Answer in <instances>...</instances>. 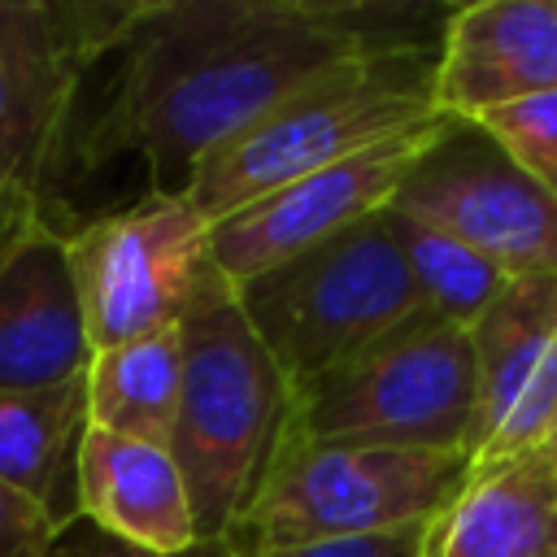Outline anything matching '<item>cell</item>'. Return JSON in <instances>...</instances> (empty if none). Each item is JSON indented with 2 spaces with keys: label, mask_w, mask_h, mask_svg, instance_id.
<instances>
[{
  "label": "cell",
  "mask_w": 557,
  "mask_h": 557,
  "mask_svg": "<svg viewBox=\"0 0 557 557\" xmlns=\"http://www.w3.org/2000/svg\"><path fill=\"white\" fill-rule=\"evenodd\" d=\"M453 9L431 0H139L70 165L135 157L148 191H187L231 135L326 70L400 48H440Z\"/></svg>",
  "instance_id": "obj_1"
},
{
  "label": "cell",
  "mask_w": 557,
  "mask_h": 557,
  "mask_svg": "<svg viewBox=\"0 0 557 557\" xmlns=\"http://www.w3.org/2000/svg\"><path fill=\"white\" fill-rule=\"evenodd\" d=\"M435 65L440 48H400L326 70L265 117L218 144L191 170L183 196L213 226L305 174L348 161L352 152H366L413 126L440 122Z\"/></svg>",
  "instance_id": "obj_2"
},
{
  "label": "cell",
  "mask_w": 557,
  "mask_h": 557,
  "mask_svg": "<svg viewBox=\"0 0 557 557\" xmlns=\"http://www.w3.org/2000/svg\"><path fill=\"white\" fill-rule=\"evenodd\" d=\"M178 335L183 392L170 457L183 470L200 540H226L278 440L287 383L218 270L191 296Z\"/></svg>",
  "instance_id": "obj_3"
},
{
  "label": "cell",
  "mask_w": 557,
  "mask_h": 557,
  "mask_svg": "<svg viewBox=\"0 0 557 557\" xmlns=\"http://www.w3.org/2000/svg\"><path fill=\"white\" fill-rule=\"evenodd\" d=\"M474 474V457L396 444L274 440L265 470L226 535L239 557L322 540L440 522Z\"/></svg>",
  "instance_id": "obj_4"
},
{
  "label": "cell",
  "mask_w": 557,
  "mask_h": 557,
  "mask_svg": "<svg viewBox=\"0 0 557 557\" xmlns=\"http://www.w3.org/2000/svg\"><path fill=\"white\" fill-rule=\"evenodd\" d=\"M278 431L474 457L470 331L422 305L396 331L292 392Z\"/></svg>",
  "instance_id": "obj_5"
},
{
  "label": "cell",
  "mask_w": 557,
  "mask_h": 557,
  "mask_svg": "<svg viewBox=\"0 0 557 557\" xmlns=\"http://www.w3.org/2000/svg\"><path fill=\"white\" fill-rule=\"evenodd\" d=\"M287 396L422 309L387 209L235 287Z\"/></svg>",
  "instance_id": "obj_6"
},
{
  "label": "cell",
  "mask_w": 557,
  "mask_h": 557,
  "mask_svg": "<svg viewBox=\"0 0 557 557\" xmlns=\"http://www.w3.org/2000/svg\"><path fill=\"white\" fill-rule=\"evenodd\" d=\"M139 0H0V183L52 205L78 100Z\"/></svg>",
  "instance_id": "obj_7"
},
{
  "label": "cell",
  "mask_w": 557,
  "mask_h": 557,
  "mask_svg": "<svg viewBox=\"0 0 557 557\" xmlns=\"http://www.w3.org/2000/svg\"><path fill=\"white\" fill-rule=\"evenodd\" d=\"M91 352L178 326L209 278V222L183 191H144L65 235Z\"/></svg>",
  "instance_id": "obj_8"
},
{
  "label": "cell",
  "mask_w": 557,
  "mask_h": 557,
  "mask_svg": "<svg viewBox=\"0 0 557 557\" xmlns=\"http://www.w3.org/2000/svg\"><path fill=\"white\" fill-rule=\"evenodd\" d=\"M392 205L453 231L509 278H557V196L479 122L444 117Z\"/></svg>",
  "instance_id": "obj_9"
},
{
  "label": "cell",
  "mask_w": 557,
  "mask_h": 557,
  "mask_svg": "<svg viewBox=\"0 0 557 557\" xmlns=\"http://www.w3.org/2000/svg\"><path fill=\"white\" fill-rule=\"evenodd\" d=\"M440 126H444V117L413 126L405 135H392L366 152H352L348 161L305 174V178L235 209L231 218L213 222L209 226L213 270L231 287H239V283L265 274L270 265L287 261L296 252H309L313 244L387 209L392 196L400 191L405 174L413 170V161L431 148Z\"/></svg>",
  "instance_id": "obj_10"
},
{
  "label": "cell",
  "mask_w": 557,
  "mask_h": 557,
  "mask_svg": "<svg viewBox=\"0 0 557 557\" xmlns=\"http://www.w3.org/2000/svg\"><path fill=\"white\" fill-rule=\"evenodd\" d=\"M474 466L527 457L557 413V278H509L470 326Z\"/></svg>",
  "instance_id": "obj_11"
},
{
  "label": "cell",
  "mask_w": 557,
  "mask_h": 557,
  "mask_svg": "<svg viewBox=\"0 0 557 557\" xmlns=\"http://www.w3.org/2000/svg\"><path fill=\"white\" fill-rule=\"evenodd\" d=\"M557 91V0H474L444 22L435 109L479 122Z\"/></svg>",
  "instance_id": "obj_12"
},
{
  "label": "cell",
  "mask_w": 557,
  "mask_h": 557,
  "mask_svg": "<svg viewBox=\"0 0 557 557\" xmlns=\"http://www.w3.org/2000/svg\"><path fill=\"white\" fill-rule=\"evenodd\" d=\"M65 235L44 218L0 261V392L57 387L91 366Z\"/></svg>",
  "instance_id": "obj_13"
},
{
  "label": "cell",
  "mask_w": 557,
  "mask_h": 557,
  "mask_svg": "<svg viewBox=\"0 0 557 557\" xmlns=\"http://www.w3.org/2000/svg\"><path fill=\"white\" fill-rule=\"evenodd\" d=\"M78 518L148 553H183L200 540L170 448L100 426H87L78 448Z\"/></svg>",
  "instance_id": "obj_14"
},
{
  "label": "cell",
  "mask_w": 557,
  "mask_h": 557,
  "mask_svg": "<svg viewBox=\"0 0 557 557\" xmlns=\"http://www.w3.org/2000/svg\"><path fill=\"white\" fill-rule=\"evenodd\" d=\"M431 557H557V474L540 453L474 466Z\"/></svg>",
  "instance_id": "obj_15"
},
{
  "label": "cell",
  "mask_w": 557,
  "mask_h": 557,
  "mask_svg": "<svg viewBox=\"0 0 557 557\" xmlns=\"http://www.w3.org/2000/svg\"><path fill=\"white\" fill-rule=\"evenodd\" d=\"M87 426V374L57 387L0 392V483L35 500L61 531L78 522V448Z\"/></svg>",
  "instance_id": "obj_16"
},
{
  "label": "cell",
  "mask_w": 557,
  "mask_h": 557,
  "mask_svg": "<svg viewBox=\"0 0 557 557\" xmlns=\"http://www.w3.org/2000/svg\"><path fill=\"white\" fill-rule=\"evenodd\" d=\"M183 392V335L178 326L139 335L131 344L91 352L87 418L100 431L165 444L174 435Z\"/></svg>",
  "instance_id": "obj_17"
},
{
  "label": "cell",
  "mask_w": 557,
  "mask_h": 557,
  "mask_svg": "<svg viewBox=\"0 0 557 557\" xmlns=\"http://www.w3.org/2000/svg\"><path fill=\"white\" fill-rule=\"evenodd\" d=\"M387 222L396 231V244H400V257L422 292V305L431 313H440L444 322L453 326H474L492 300L509 287V274L500 265H492L483 252H474L470 244H461L453 231L409 213V209H396L387 205Z\"/></svg>",
  "instance_id": "obj_18"
},
{
  "label": "cell",
  "mask_w": 557,
  "mask_h": 557,
  "mask_svg": "<svg viewBox=\"0 0 557 557\" xmlns=\"http://www.w3.org/2000/svg\"><path fill=\"white\" fill-rule=\"evenodd\" d=\"M479 126L544 187L557 196V91L479 117Z\"/></svg>",
  "instance_id": "obj_19"
},
{
  "label": "cell",
  "mask_w": 557,
  "mask_h": 557,
  "mask_svg": "<svg viewBox=\"0 0 557 557\" xmlns=\"http://www.w3.org/2000/svg\"><path fill=\"white\" fill-rule=\"evenodd\" d=\"M431 540H435V522H422V527H400L383 535L322 540V544L270 548V553H248V557H431Z\"/></svg>",
  "instance_id": "obj_20"
},
{
  "label": "cell",
  "mask_w": 557,
  "mask_h": 557,
  "mask_svg": "<svg viewBox=\"0 0 557 557\" xmlns=\"http://www.w3.org/2000/svg\"><path fill=\"white\" fill-rule=\"evenodd\" d=\"M65 531L22 492L0 483V557H52Z\"/></svg>",
  "instance_id": "obj_21"
},
{
  "label": "cell",
  "mask_w": 557,
  "mask_h": 557,
  "mask_svg": "<svg viewBox=\"0 0 557 557\" xmlns=\"http://www.w3.org/2000/svg\"><path fill=\"white\" fill-rule=\"evenodd\" d=\"M52 557H239L231 540H196L191 548L183 553H148V548H135V544H122L104 531H96L91 522H74L61 540H57V553Z\"/></svg>",
  "instance_id": "obj_22"
},
{
  "label": "cell",
  "mask_w": 557,
  "mask_h": 557,
  "mask_svg": "<svg viewBox=\"0 0 557 557\" xmlns=\"http://www.w3.org/2000/svg\"><path fill=\"white\" fill-rule=\"evenodd\" d=\"M44 218H52V205H48V200L0 183V261H4V252H9L35 222H44Z\"/></svg>",
  "instance_id": "obj_23"
},
{
  "label": "cell",
  "mask_w": 557,
  "mask_h": 557,
  "mask_svg": "<svg viewBox=\"0 0 557 557\" xmlns=\"http://www.w3.org/2000/svg\"><path fill=\"white\" fill-rule=\"evenodd\" d=\"M535 453H540V457L553 466V474H557V413H553V426H548V435H544V444H540Z\"/></svg>",
  "instance_id": "obj_24"
}]
</instances>
